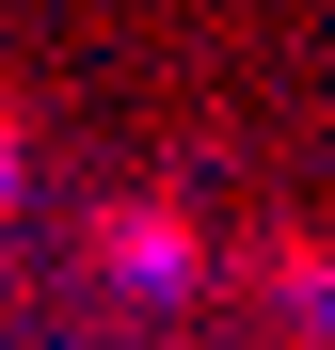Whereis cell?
Here are the masks:
<instances>
[{
  "label": "cell",
  "mask_w": 335,
  "mask_h": 350,
  "mask_svg": "<svg viewBox=\"0 0 335 350\" xmlns=\"http://www.w3.org/2000/svg\"><path fill=\"white\" fill-rule=\"evenodd\" d=\"M240 303L271 319V334H335V239H303V223H256V239H240Z\"/></svg>",
  "instance_id": "obj_2"
},
{
  "label": "cell",
  "mask_w": 335,
  "mask_h": 350,
  "mask_svg": "<svg viewBox=\"0 0 335 350\" xmlns=\"http://www.w3.org/2000/svg\"><path fill=\"white\" fill-rule=\"evenodd\" d=\"M16 159H32V144H16V111H0V207H16Z\"/></svg>",
  "instance_id": "obj_3"
},
{
  "label": "cell",
  "mask_w": 335,
  "mask_h": 350,
  "mask_svg": "<svg viewBox=\"0 0 335 350\" xmlns=\"http://www.w3.org/2000/svg\"><path fill=\"white\" fill-rule=\"evenodd\" d=\"M208 271H223V255H208V223H192L176 191H112V207H96V286H112V303L176 319Z\"/></svg>",
  "instance_id": "obj_1"
}]
</instances>
